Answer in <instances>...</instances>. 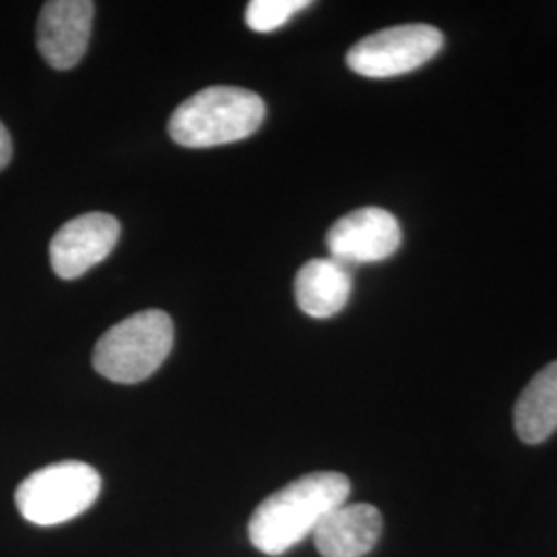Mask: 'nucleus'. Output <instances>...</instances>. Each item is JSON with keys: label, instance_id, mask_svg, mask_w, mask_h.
I'll use <instances>...</instances> for the list:
<instances>
[{"label": "nucleus", "instance_id": "nucleus-1", "mask_svg": "<svg viewBox=\"0 0 557 557\" xmlns=\"http://www.w3.org/2000/svg\"><path fill=\"white\" fill-rule=\"evenodd\" d=\"M351 494V481L337 471L296 479L262 499L248 522L250 543L264 556H283L314 535L320 522Z\"/></svg>", "mask_w": 557, "mask_h": 557}, {"label": "nucleus", "instance_id": "nucleus-2", "mask_svg": "<svg viewBox=\"0 0 557 557\" xmlns=\"http://www.w3.org/2000/svg\"><path fill=\"white\" fill-rule=\"evenodd\" d=\"M264 114V101L250 89L207 87L174 110L170 137L190 149L220 147L255 135Z\"/></svg>", "mask_w": 557, "mask_h": 557}, {"label": "nucleus", "instance_id": "nucleus-3", "mask_svg": "<svg viewBox=\"0 0 557 557\" xmlns=\"http://www.w3.org/2000/svg\"><path fill=\"white\" fill-rule=\"evenodd\" d=\"M174 347V322L161 310H143L114 324L94 349L103 379L137 384L153 376Z\"/></svg>", "mask_w": 557, "mask_h": 557}, {"label": "nucleus", "instance_id": "nucleus-4", "mask_svg": "<svg viewBox=\"0 0 557 557\" xmlns=\"http://www.w3.org/2000/svg\"><path fill=\"white\" fill-rule=\"evenodd\" d=\"M100 473L91 465L62 460L21 481L15 504L27 522L54 527L87 512L100 498Z\"/></svg>", "mask_w": 557, "mask_h": 557}, {"label": "nucleus", "instance_id": "nucleus-5", "mask_svg": "<svg viewBox=\"0 0 557 557\" xmlns=\"http://www.w3.org/2000/svg\"><path fill=\"white\" fill-rule=\"evenodd\" d=\"M444 48V36L434 25H395L359 40L347 52V66L368 79H391L418 71Z\"/></svg>", "mask_w": 557, "mask_h": 557}, {"label": "nucleus", "instance_id": "nucleus-6", "mask_svg": "<svg viewBox=\"0 0 557 557\" xmlns=\"http://www.w3.org/2000/svg\"><path fill=\"white\" fill-rule=\"evenodd\" d=\"M403 242L397 218L380 207L351 211L329 230L326 248L331 259L343 264H366L393 257Z\"/></svg>", "mask_w": 557, "mask_h": 557}, {"label": "nucleus", "instance_id": "nucleus-7", "mask_svg": "<svg viewBox=\"0 0 557 557\" xmlns=\"http://www.w3.org/2000/svg\"><path fill=\"white\" fill-rule=\"evenodd\" d=\"M120 223L108 213H85L66 221L50 242V262L60 278L81 277L116 248Z\"/></svg>", "mask_w": 557, "mask_h": 557}, {"label": "nucleus", "instance_id": "nucleus-8", "mask_svg": "<svg viewBox=\"0 0 557 557\" xmlns=\"http://www.w3.org/2000/svg\"><path fill=\"white\" fill-rule=\"evenodd\" d=\"M96 4L89 0H50L38 20V50L57 71L79 64L91 38Z\"/></svg>", "mask_w": 557, "mask_h": 557}, {"label": "nucleus", "instance_id": "nucleus-9", "mask_svg": "<svg viewBox=\"0 0 557 557\" xmlns=\"http://www.w3.org/2000/svg\"><path fill=\"white\" fill-rule=\"evenodd\" d=\"M382 535V515L366 502L343 504L314 531V545L322 557L368 556Z\"/></svg>", "mask_w": 557, "mask_h": 557}, {"label": "nucleus", "instance_id": "nucleus-10", "mask_svg": "<svg viewBox=\"0 0 557 557\" xmlns=\"http://www.w3.org/2000/svg\"><path fill=\"white\" fill-rule=\"evenodd\" d=\"M354 277L347 264L335 259L306 262L296 275L294 292L299 310L312 319H333L351 296Z\"/></svg>", "mask_w": 557, "mask_h": 557}, {"label": "nucleus", "instance_id": "nucleus-11", "mask_svg": "<svg viewBox=\"0 0 557 557\" xmlns=\"http://www.w3.org/2000/svg\"><path fill=\"white\" fill-rule=\"evenodd\" d=\"M515 430L524 444H541L557 430V361L527 384L515 405Z\"/></svg>", "mask_w": 557, "mask_h": 557}, {"label": "nucleus", "instance_id": "nucleus-12", "mask_svg": "<svg viewBox=\"0 0 557 557\" xmlns=\"http://www.w3.org/2000/svg\"><path fill=\"white\" fill-rule=\"evenodd\" d=\"M308 7V0H252L246 7L244 20L252 32L271 34Z\"/></svg>", "mask_w": 557, "mask_h": 557}, {"label": "nucleus", "instance_id": "nucleus-13", "mask_svg": "<svg viewBox=\"0 0 557 557\" xmlns=\"http://www.w3.org/2000/svg\"><path fill=\"white\" fill-rule=\"evenodd\" d=\"M13 158V143H11V135L7 131V126L0 122V172L11 163Z\"/></svg>", "mask_w": 557, "mask_h": 557}]
</instances>
